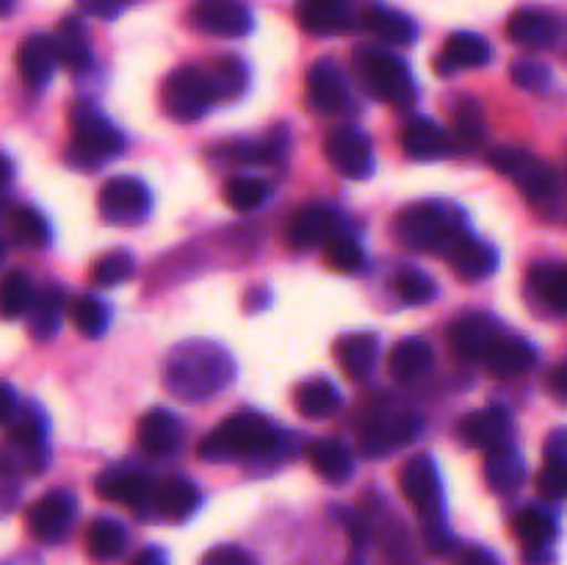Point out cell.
<instances>
[{
    "instance_id": "8992f818",
    "label": "cell",
    "mask_w": 567,
    "mask_h": 565,
    "mask_svg": "<svg viewBox=\"0 0 567 565\" xmlns=\"http://www.w3.org/2000/svg\"><path fill=\"white\" fill-rule=\"evenodd\" d=\"M358 59L365 83L382 103L393 105V109H408L415 103L419 92H415L413 75L399 55L388 53V50H360Z\"/></svg>"
},
{
    "instance_id": "6f0895ef",
    "label": "cell",
    "mask_w": 567,
    "mask_h": 565,
    "mask_svg": "<svg viewBox=\"0 0 567 565\" xmlns=\"http://www.w3.org/2000/svg\"><path fill=\"white\" fill-rule=\"evenodd\" d=\"M546 460H551V463H565L567 465V438H565V430H557L551 435V441H548V446H546Z\"/></svg>"
},
{
    "instance_id": "d6a6232c",
    "label": "cell",
    "mask_w": 567,
    "mask_h": 565,
    "mask_svg": "<svg viewBox=\"0 0 567 565\" xmlns=\"http://www.w3.org/2000/svg\"><path fill=\"white\" fill-rule=\"evenodd\" d=\"M299 25L310 33H338L349 25V0H299Z\"/></svg>"
},
{
    "instance_id": "e575fe53",
    "label": "cell",
    "mask_w": 567,
    "mask_h": 565,
    "mask_svg": "<svg viewBox=\"0 0 567 565\" xmlns=\"http://www.w3.org/2000/svg\"><path fill=\"white\" fill-rule=\"evenodd\" d=\"M308 460L313 465V471L319 476H324L327 482H347L354 471L352 452H349L343 443L330 441V438H321V441L310 443Z\"/></svg>"
},
{
    "instance_id": "6da1fadb",
    "label": "cell",
    "mask_w": 567,
    "mask_h": 565,
    "mask_svg": "<svg viewBox=\"0 0 567 565\" xmlns=\"http://www.w3.org/2000/svg\"><path fill=\"white\" fill-rule=\"evenodd\" d=\"M236 377V363L214 341H186L166 358L164 382L181 402H205L225 391Z\"/></svg>"
},
{
    "instance_id": "8d00e7d4",
    "label": "cell",
    "mask_w": 567,
    "mask_h": 565,
    "mask_svg": "<svg viewBox=\"0 0 567 565\" xmlns=\"http://www.w3.org/2000/svg\"><path fill=\"white\" fill-rule=\"evenodd\" d=\"M61 319H64V294L59 288H48L28 308V332L37 341H50L59 332Z\"/></svg>"
},
{
    "instance_id": "4fadbf2b",
    "label": "cell",
    "mask_w": 567,
    "mask_h": 565,
    "mask_svg": "<svg viewBox=\"0 0 567 565\" xmlns=\"http://www.w3.org/2000/svg\"><path fill=\"white\" fill-rule=\"evenodd\" d=\"M502 336V325L487 314H465L449 327V347L463 363H482L493 341Z\"/></svg>"
},
{
    "instance_id": "83f0119b",
    "label": "cell",
    "mask_w": 567,
    "mask_h": 565,
    "mask_svg": "<svg viewBox=\"0 0 567 565\" xmlns=\"http://www.w3.org/2000/svg\"><path fill=\"white\" fill-rule=\"evenodd\" d=\"M485 480L493 493H515L526 480V463L524 454L513 443H502V446L491 449L485 460Z\"/></svg>"
},
{
    "instance_id": "836d02e7",
    "label": "cell",
    "mask_w": 567,
    "mask_h": 565,
    "mask_svg": "<svg viewBox=\"0 0 567 565\" xmlns=\"http://www.w3.org/2000/svg\"><path fill=\"white\" fill-rule=\"evenodd\" d=\"M293 408L308 419H327L341 408V393L327 377H310L293 391Z\"/></svg>"
},
{
    "instance_id": "7dc6e473",
    "label": "cell",
    "mask_w": 567,
    "mask_h": 565,
    "mask_svg": "<svg viewBox=\"0 0 567 565\" xmlns=\"http://www.w3.org/2000/svg\"><path fill=\"white\" fill-rule=\"evenodd\" d=\"M509 78L518 89L532 94H546L554 86V70L537 59H518L509 70Z\"/></svg>"
},
{
    "instance_id": "f5cc1de1",
    "label": "cell",
    "mask_w": 567,
    "mask_h": 565,
    "mask_svg": "<svg viewBox=\"0 0 567 565\" xmlns=\"http://www.w3.org/2000/svg\"><path fill=\"white\" fill-rule=\"evenodd\" d=\"M199 565H258V563L252 559V554L244 552V548L238 546H216L205 554Z\"/></svg>"
},
{
    "instance_id": "8fae6325",
    "label": "cell",
    "mask_w": 567,
    "mask_h": 565,
    "mask_svg": "<svg viewBox=\"0 0 567 565\" xmlns=\"http://www.w3.org/2000/svg\"><path fill=\"white\" fill-rule=\"evenodd\" d=\"M327 158L338 175L349 181H363L374 170V150H371L369 136H363L354 127H338L327 136Z\"/></svg>"
},
{
    "instance_id": "7c38bea8",
    "label": "cell",
    "mask_w": 567,
    "mask_h": 565,
    "mask_svg": "<svg viewBox=\"0 0 567 565\" xmlns=\"http://www.w3.org/2000/svg\"><path fill=\"white\" fill-rule=\"evenodd\" d=\"M75 518V496L70 491H50L28 507L25 524L33 537L42 543H55L70 532Z\"/></svg>"
},
{
    "instance_id": "ee69618b",
    "label": "cell",
    "mask_w": 567,
    "mask_h": 565,
    "mask_svg": "<svg viewBox=\"0 0 567 565\" xmlns=\"http://www.w3.org/2000/svg\"><path fill=\"white\" fill-rule=\"evenodd\" d=\"M70 319L72 325L78 327V332L86 338H100L109 327V308L100 302L97 297L86 294V297L75 299L70 308Z\"/></svg>"
},
{
    "instance_id": "9c48e42d",
    "label": "cell",
    "mask_w": 567,
    "mask_h": 565,
    "mask_svg": "<svg viewBox=\"0 0 567 565\" xmlns=\"http://www.w3.org/2000/svg\"><path fill=\"white\" fill-rule=\"evenodd\" d=\"M100 214L114 225H138L150 210V192L136 177H111L100 188Z\"/></svg>"
},
{
    "instance_id": "e0dca14e",
    "label": "cell",
    "mask_w": 567,
    "mask_h": 565,
    "mask_svg": "<svg viewBox=\"0 0 567 565\" xmlns=\"http://www.w3.org/2000/svg\"><path fill=\"white\" fill-rule=\"evenodd\" d=\"M153 482L150 476L138 474L131 469H111L103 471L94 482V491L100 499L114 504H125L131 510H144L147 504H153Z\"/></svg>"
},
{
    "instance_id": "e7e4bbea",
    "label": "cell",
    "mask_w": 567,
    "mask_h": 565,
    "mask_svg": "<svg viewBox=\"0 0 567 565\" xmlns=\"http://www.w3.org/2000/svg\"><path fill=\"white\" fill-rule=\"evenodd\" d=\"M14 9V0H0V17H9Z\"/></svg>"
},
{
    "instance_id": "d4e9b609",
    "label": "cell",
    "mask_w": 567,
    "mask_h": 565,
    "mask_svg": "<svg viewBox=\"0 0 567 565\" xmlns=\"http://www.w3.org/2000/svg\"><path fill=\"white\" fill-rule=\"evenodd\" d=\"M485 369L496 377H518L537 366V352L526 338L498 336L482 358Z\"/></svg>"
},
{
    "instance_id": "cb8c5ba5",
    "label": "cell",
    "mask_w": 567,
    "mask_h": 565,
    "mask_svg": "<svg viewBox=\"0 0 567 565\" xmlns=\"http://www.w3.org/2000/svg\"><path fill=\"white\" fill-rule=\"evenodd\" d=\"M138 446L150 454V458H164V454H172L177 446H181L183 427L177 421L175 413L164 408L147 410L142 415L136 427Z\"/></svg>"
},
{
    "instance_id": "be15d7a7",
    "label": "cell",
    "mask_w": 567,
    "mask_h": 565,
    "mask_svg": "<svg viewBox=\"0 0 567 565\" xmlns=\"http://www.w3.org/2000/svg\"><path fill=\"white\" fill-rule=\"evenodd\" d=\"M11 172H14L11 170V161L6 155H0V188L11 181Z\"/></svg>"
},
{
    "instance_id": "484cf974",
    "label": "cell",
    "mask_w": 567,
    "mask_h": 565,
    "mask_svg": "<svg viewBox=\"0 0 567 565\" xmlns=\"http://www.w3.org/2000/svg\"><path fill=\"white\" fill-rule=\"evenodd\" d=\"M377 349H380V338L374 332H347L336 341V360L349 380L363 382L374 369Z\"/></svg>"
},
{
    "instance_id": "ba28073f",
    "label": "cell",
    "mask_w": 567,
    "mask_h": 565,
    "mask_svg": "<svg viewBox=\"0 0 567 565\" xmlns=\"http://www.w3.org/2000/svg\"><path fill=\"white\" fill-rule=\"evenodd\" d=\"M72 147L86 158H111L122 147V136L114 122L89 103H78L70 114Z\"/></svg>"
},
{
    "instance_id": "6125c7cd",
    "label": "cell",
    "mask_w": 567,
    "mask_h": 565,
    "mask_svg": "<svg viewBox=\"0 0 567 565\" xmlns=\"http://www.w3.org/2000/svg\"><path fill=\"white\" fill-rule=\"evenodd\" d=\"M551 391H554V397L559 399V402H565V393H567V369H565V363H559L557 369H554Z\"/></svg>"
},
{
    "instance_id": "5bb4252c",
    "label": "cell",
    "mask_w": 567,
    "mask_h": 565,
    "mask_svg": "<svg viewBox=\"0 0 567 565\" xmlns=\"http://www.w3.org/2000/svg\"><path fill=\"white\" fill-rule=\"evenodd\" d=\"M399 491H402V496L408 499L421 515L443 510L437 465L430 454H413V458L402 465V471H399Z\"/></svg>"
},
{
    "instance_id": "db71d44e",
    "label": "cell",
    "mask_w": 567,
    "mask_h": 565,
    "mask_svg": "<svg viewBox=\"0 0 567 565\" xmlns=\"http://www.w3.org/2000/svg\"><path fill=\"white\" fill-rule=\"evenodd\" d=\"M20 499V485H17V476H11L9 471L0 469V515L11 513V507Z\"/></svg>"
},
{
    "instance_id": "60d3db41",
    "label": "cell",
    "mask_w": 567,
    "mask_h": 565,
    "mask_svg": "<svg viewBox=\"0 0 567 565\" xmlns=\"http://www.w3.org/2000/svg\"><path fill=\"white\" fill-rule=\"evenodd\" d=\"M9 233L20 247H44L50 242L48 219L37 208H28V205L11 210Z\"/></svg>"
},
{
    "instance_id": "ab89813d",
    "label": "cell",
    "mask_w": 567,
    "mask_h": 565,
    "mask_svg": "<svg viewBox=\"0 0 567 565\" xmlns=\"http://www.w3.org/2000/svg\"><path fill=\"white\" fill-rule=\"evenodd\" d=\"M127 532L114 518H94L86 530V552L97 563H111L125 552Z\"/></svg>"
},
{
    "instance_id": "603a6c76",
    "label": "cell",
    "mask_w": 567,
    "mask_h": 565,
    "mask_svg": "<svg viewBox=\"0 0 567 565\" xmlns=\"http://www.w3.org/2000/svg\"><path fill=\"white\" fill-rule=\"evenodd\" d=\"M404 153L413 161H441L452 155V136L430 116H415L404 125Z\"/></svg>"
},
{
    "instance_id": "c3c4849f",
    "label": "cell",
    "mask_w": 567,
    "mask_h": 565,
    "mask_svg": "<svg viewBox=\"0 0 567 565\" xmlns=\"http://www.w3.org/2000/svg\"><path fill=\"white\" fill-rule=\"evenodd\" d=\"M133 269H136L133 255L125 253V249H114V253H105L103 258L92 266V282L105 288L120 286L127 277H133Z\"/></svg>"
},
{
    "instance_id": "f546056e",
    "label": "cell",
    "mask_w": 567,
    "mask_h": 565,
    "mask_svg": "<svg viewBox=\"0 0 567 565\" xmlns=\"http://www.w3.org/2000/svg\"><path fill=\"white\" fill-rule=\"evenodd\" d=\"M435 366V352H432L430 341L424 338H404L393 347L391 360H388V369H391L393 380L396 382H419L421 377H426Z\"/></svg>"
},
{
    "instance_id": "816d5d0a",
    "label": "cell",
    "mask_w": 567,
    "mask_h": 565,
    "mask_svg": "<svg viewBox=\"0 0 567 565\" xmlns=\"http://www.w3.org/2000/svg\"><path fill=\"white\" fill-rule=\"evenodd\" d=\"M567 491V465L565 463H551L548 460L543 465V471L537 474V493H540L546 502H563Z\"/></svg>"
},
{
    "instance_id": "4316f807",
    "label": "cell",
    "mask_w": 567,
    "mask_h": 565,
    "mask_svg": "<svg viewBox=\"0 0 567 565\" xmlns=\"http://www.w3.org/2000/svg\"><path fill=\"white\" fill-rule=\"evenodd\" d=\"M55 66H59V59H55L53 39L44 33H33L17 48V72L28 86H44Z\"/></svg>"
},
{
    "instance_id": "f1b7e54d",
    "label": "cell",
    "mask_w": 567,
    "mask_h": 565,
    "mask_svg": "<svg viewBox=\"0 0 567 565\" xmlns=\"http://www.w3.org/2000/svg\"><path fill=\"white\" fill-rule=\"evenodd\" d=\"M153 507L169 521H186L199 507V487L186 476H166L153 487Z\"/></svg>"
},
{
    "instance_id": "f35d334b",
    "label": "cell",
    "mask_w": 567,
    "mask_h": 565,
    "mask_svg": "<svg viewBox=\"0 0 567 565\" xmlns=\"http://www.w3.org/2000/svg\"><path fill=\"white\" fill-rule=\"evenodd\" d=\"M529 288L540 302L563 314L567 308V269L563 264H537L529 269Z\"/></svg>"
},
{
    "instance_id": "1f68e13d",
    "label": "cell",
    "mask_w": 567,
    "mask_h": 565,
    "mask_svg": "<svg viewBox=\"0 0 567 565\" xmlns=\"http://www.w3.org/2000/svg\"><path fill=\"white\" fill-rule=\"evenodd\" d=\"M205 72V81H208L210 94H214V103H225V100L241 97L244 89L249 83V70L241 59L236 55H221Z\"/></svg>"
},
{
    "instance_id": "9f6ffc18",
    "label": "cell",
    "mask_w": 567,
    "mask_h": 565,
    "mask_svg": "<svg viewBox=\"0 0 567 565\" xmlns=\"http://www.w3.org/2000/svg\"><path fill=\"white\" fill-rule=\"evenodd\" d=\"M81 6H83V11H89V14L105 17V20L116 17V14H120V9H122L116 0H81Z\"/></svg>"
},
{
    "instance_id": "30bf717a",
    "label": "cell",
    "mask_w": 567,
    "mask_h": 565,
    "mask_svg": "<svg viewBox=\"0 0 567 565\" xmlns=\"http://www.w3.org/2000/svg\"><path fill=\"white\" fill-rule=\"evenodd\" d=\"M424 430V421L415 413H391L371 421L360 435V452L369 458H385L396 449L408 446Z\"/></svg>"
},
{
    "instance_id": "b9f144b4",
    "label": "cell",
    "mask_w": 567,
    "mask_h": 565,
    "mask_svg": "<svg viewBox=\"0 0 567 565\" xmlns=\"http://www.w3.org/2000/svg\"><path fill=\"white\" fill-rule=\"evenodd\" d=\"M269 194H271L269 181L255 175H238L225 186V203L230 205L233 210L247 214V210H255L258 205H264L266 199H269Z\"/></svg>"
},
{
    "instance_id": "9a60e30c",
    "label": "cell",
    "mask_w": 567,
    "mask_h": 565,
    "mask_svg": "<svg viewBox=\"0 0 567 565\" xmlns=\"http://www.w3.org/2000/svg\"><path fill=\"white\" fill-rule=\"evenodd\" d=\"M308 105L316 114H341L349 105L347 72L336 61L321 59L308 70Z\"/></svg>"
},
{
    "instance_id": "d6986e66",
    "label": "cell",
    "mask_w": 567,
    "mask_h": 565,
    "mask_svg": "<svg viewBox=\"0 0 567 565\" xmlns=\"http://www.w3.org/2000/svg\"><path fill=\"white\" fill-rule=\"evenodd\" d=\"M563 25L546 9H518L507 22V37L529 50H548L557 44Z\"/></svg>"
},
{
    "instance_id": "91938a15",
    "label": "cell",
    "mask_w": 567,
    "mask_h": 565,
    "mask_svg": "<svg viewBox=\"0 0 567 565\" xmlns=\"http://www.w3.org/2000/svg\"><path fill=\"white\" fill-rule=\"evenodd\" d=\"M131 565H169V559H166L164 548L150 546V548H142V552L133 557Z\"/></svg>"
},
{
    "instance_id": "681fc988",
    "label": "cell",
    "mask_w": 567,
    "mask_h": 565,
    "mask_svg": "<svg viewBox=\"0 0 567 565\" xmlns=\"http://www.w3.org/2000/svg\"><path fill=\"white\" fill-rule=\"evenodd\" d=\"M393 286H396V294L404 302L413 305L426 302V299L435 294V282H432V277L421 269H402L396 275V280H393Z\"/></svg>"
},
{
    "instance_id": "4dcf8cb0",
    "label": "cell",
    "mask_w": 567,
    "mask_h": 565,
    "mask_svg": "<svg viewBox=\"0 0 567 565\" xmlns=\"http://www.w3.org/2000/svg\"><path fill=\"white\" fill-rule=\"evenodd\" d=\"M53 48H55V59L64 70L70 72H83L89 64H92V48H89V37L86 28L78 17H64L55 28Z\"/></svg>"
},
{
    "instance_id": "44dd1931",
    "label": "cell",
    "mask_w": 567,
    "mask_h": 565,
    "mask_svg": "<svg viewBox=\"0 0 567 565\" xmlns=\"http://www.w3.org/2000/svg\"><path fill=\"white\" fill-rule=\"evenodd\" d=\"M332 233H338V210L330 205L313 203L293 214L291 225H288V244L293 249H310L324 244Z\"/></svg>"
},
{
    "instance_id": "7402d4cb",
    "label": "cell",
    "mask_w": 567,
    "mask_h": 565,
    "mask_svg": "<svg viewBox=\"0 0 567 565\" xmlns=\"http://www.w3.org/2000/svg\"><path fill=\"white\" fill-rule=\"evenodd\" d=\"M493 50L487 44V39H482L480 33H468L460 31L452 33L443 44L441 55L435 59V70L437 75L449 78L454 75L457 70H471V66H485L491 61Z\"/></svg>"
},
{
    "instance_id": "003e7915",
    "label": "cell",
    "mask_w": 567,
    "mask_h": 565,
    "mask_svg": "<svg viewBox=\"0 0 567 565\" xmlns=\"http://www.w3.org/2000/svg\"><path fill=\"white\" fill-rule=\"evenodd\" d=\"M116 3H120V6H122V3H131V0H116Z\"/></svg>"
},
{
    "instance_id": "277c9868",
    "label": "cell",
    "mask_w": 567,
    "mask_h": 565,
    "mask_svg": "<svg viewBox=\"0 0 567 565\" xmlns=\"http://www.w3.org/2000/svg\"><path fill=\"white\" fill-rule=\"evenodd\" d=\"M491 166L496 172H502L504 177H509V181L520 188V194H524L532 205H537V208H551L554 203H559V192H563L559 175L554 172V166H548L546 161L532 155L529 150H493Z\"/></svg>"
},
{
    "instance_id": "d590c367",
    "label": "cell",
    "mask_w": 567,
    "mask_h": 565,
    "mask_svg": "<svg viewBox=\"0 0 567 565\" xmlns=\"http://www.w3.org/2000/svg\"><path fill=\"white\" fill-rule=\"evenodd\" d=\"M513 535L524 548H551L559 535L557 518L543 507H524L513 518Z\"/></svg>"
},
{
    "instance_id": "ac0fdd59",
    "label": "cell",
    "mask_w": 567,
    "mask_h": 565,
    "mask_svg": "<svg viewBox=\"0 0 567 565\" xmlns=\"http://www.w3.org/2000/svg\"><path fill=\"white\" fill-rule=\"evenodd\" d=\"M509 432H513V415L504 408H498V404L474 410L460 424L463 441L471 449H482V452H491V449L502 446V443H509Z\"/></svg>"
},
{
    "instance_id": "03108f58",
    "label": "cell",
    "mask_w": 567,
    "mask_h": 565,
    "mask_svg": "<svg viewBox=\"0 0 567 565\" xmlns=\"http://www.w3.org/2000/svg\"><path fill=\"white\" fill-rule=\"evenodd\" d=\"M0 260H3V244H0Z\"/></svg>"
},
{
    "instance_id": "f6af8a7d",
    "label": "cell",
    "mask_w": 567,
    "mask_h": 565,
    "mask_svg": "<svg viewBox=\"0 0 567 565\" xmlns=\"http://www.w3.org/2000/svg\"><path fill=\"white\" fill-rule=\"evenodd\" d=\"M324 255L327 264L336 271H343V275H352V271L363 269L365 264L363 247H360L352 236H341V233H332V236L327 238Z\"/></svg>"
},
{
    "instance_id": "52a82bcc",
    "label": "cell",
    "mask_w": 567,
    "mask_h": 565,
    "mask_svg": "<svg viewBox=\"0 0 567 565\" xmlns=\"http://www.w3.org/2000/svg\"><path fill=\"white\" fill-rule=\"evenodd\" d=\"M214 105L205 72L199 66H181L164 83V109L177 122H197Z\"/></svg>"
},
{
    "instance_id": "ffe728a7",
    "label": "cell",
    "mask_w": 567,
    "mask_h": 565,
    "mask_svg": "<svg viewBox=\"0 0 567 565\" xmlns=\"http://www.w3.org/2000/svg\"><path fill=\"white\" fill-rule=\"evenodd\" d=\"M443 253H446L454 275H460L463 280H485L498 266L496 249L487 242H482V238H471L465 233L454 238Z\"/></svg>"
},
{
    "instance_id": "74e56055",
    "label": "cell",
    "mask_w": 567,
    "mask_h": 565,
    "mask_svg": "<svg viewBox=\"0 0 567 565\" xmlns=\"http://www.w3.org/2000/svg\"><path fill=\"white\" fill-rule=\"evenodd\" d=\"M363 28L391 44H410L419 37V28H415V22L410 20L408 14L393 9H382V6H374V9L365 11Z\"/></svg>"
},
{
    "instance_id": "7bdbcfd3",
    "label": "cell",
    "mask_w": 567,
    "mask_h": 565,
    "mask_svg": "<svg viewBox=\"0 0 567 565\" xmlns=\"http://www.w3.org/2000/svg\"><path fill=\"white\" fill-rule=\"evenodd\" d=\"M31 302V277H28L25 271H9V275L0 280V316H3V319H17V316L28 314Z\"/></svg>"
},
{
    "instance_id": "5b68a950",
    "label": "cell",
    "mask_w": 567,
    "mask_h": 565,
    "mask_svg": "<svg viewBox=\"0 0 567 565\" xmlns=\"http://www.w3.org/2000/svg\"><path fill=\"white\" fill-rule=\"evenodd\" d=\"M0 469L11 476H33L48 469V430L42 415H17L0 441Z\"/></svg>"
},
{
    "instance_id": "3957f363",
    "label": "cell",
    "mask_w": 567,
    "mask_h": 565,
    "mask_svg": "<svg viewBox=\"0 0 567 565\" xmlns=\"http://www.w3.org/2000/svg\"><path fill=\"white\" fill-rule=\"evenodd\" d=\"M463 214L454 205L437 203V199H421V203L408 205L396 216L399 242L410 249H446L457 236H463Z\"/></svg>"
},
{
    "instance_id": "bcb514c9",
    "label": "cell",
    "mask_w": 567,
    "mask_h": 565,
    "mask_svg": "<svg viewBox=\"0 0 567 565\" xmlns=\"http://www.w3.org/2000/svg\"><path fill=\"white\" fill-rule=\"evenodd\" d=\"M454 133L463 147H476L485 138V114L476 100H460V105L454 109Z\"/></svg>"
},
{
    "instance_id": "f907efd6",
    "label": "cell",
    "mask_w": 567,
    "mask_h": 565,
    "mask_svg": "<svg viewBox=\"0 0 567 565\" xmlns=\"http://www.w3.org/2000/svg\"><path fill=\"white\" fill-rule=\"evenodd\" d=\"M421 532H424V543L430 552L446 554L449 548L454 546V535L449 532L446 518H443V510H435V513L421 515Z\"/></svg>"
},
{
    "instance_id": "2e32d148",
    "label": "cell",
    "mask_w": 567,
    "mask_h": 565,
    "mask_svg": "<svg viewBox=\"0 0 567 565\" xmlns=\"http://www.w3.org/2000/svg\"><path fill=\"white\" fill-rule=\"evenodd\" d=\"M192 22L210 37L238 39L252 31V11L241 0H203L192 11Z\"/></svg>"
},
{
    "instance_id": "680465c9",
    "label": "cell",
    "mask_w": 567,
    "mask_h": 565,
    "mask_svg": "<svg viewBox=\"0 0 567 565\" xmlns=\"http://www.w3.org/2000/svg\"><path fill=\"white\" fill-rule=\"evenodd\" d=\"M460 565H502V559L491 548H471V552L463 554Z\"/></svg>"
},
{
    "instance_id": "7a4b0ae2",
    "label": "cell",
    "mask_w": 567,
    "mask_h": 565,
    "mask_svg": "<svg viewBox=\"0 0 567 565\" xmlns=\"http://www.w3.org/2000/svg\"><path fill=\"white\" fill-rule=\"evenodd\" d=\"M280 432L269 419L258 413H236L221 421L214 432L205 435L197 454L208 463H225L236 458H264L275 452Z\"/></svg>"
},
{
    "instance_id": "94428289",
    "label": "cell",
    "mask_w": 567,
    "mask_h": 565,
    "mask_svg": "<svg viewBox=\"0 0 567 565\" xmlns=\"http://www.w3.org/2000/svg\"><path fill=\"white\" fill-rule=\"evenodd\" d=\"M551 548H524V565H551Z\"/></svg>"
},
{
    "instance_id": "11a10c76",
    "label": "cell",
    "mask_w": 567,
    "mask_h": 565,
    "mask_svg": "<svg viewBox=\"0 0 567 565\" xmlns=\"http://www.w3.org/2000/svg\"><path fill=\"white\" fill-rule=\"evenodd\" d=\"M17 413V393L9 382H0V424L14 419Z\"/></svg>"
}]
</instances>
